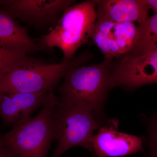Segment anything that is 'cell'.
Masks as SVG:
<instances>
[{
	"mask_svg": "<svg viewBox=\"0 0 157 157\" xmlns=\"http://www.w3.org/2000/svg\"><path fill=\"white\" fill-rule=\"evenodd\" d=\"M138 37V27L134 22L97 19L90 38L104 55V60L112 62L135 48Z\"/></svg>",
	"mask_w": 157,
	"mask_h": 157,
	"instance_id": "cell-6",
	"label": "cell"
},
{
	"mask_svg": "<svg viewBox=\"0 0 157 157\" xmlns=\"http://www.w3.org/2000/svg\"><path fill=\"white\" fill-rule=\"evenodd\" d=\"M0 157H11L8 150L4 146L0 139Z\"/></svg>",
	"mask_w": 157,
	"mask_h": 157,
	"instance_id": "cell-16",
	"label": "cell"
},
{
	"mask_svg": "<svg viewBox=\"0 0 157 157\" xmlns=\"http://www.w3.org/2000/svg\"><path fill=\"white\" fill-rule=\"evenodd\" d=\"M39 60L0 46V76L17 68L41 63Z\"/></svg>",
	"mask_w": 157,
	"mask_h": 157,
	"instance_id": "cell-14",
	"label": "cell"
},
{
	"mask_svg": "<svg viewBox=\"0 0 157 157\" xmlns=\"http://www.w3.org/2000/svg\"><path fill=\"white\" fill-rule=\"evenodd\" d=\"M0 46L24 54L39 50L27 31L9 14L0 10Z\"/></svg>",
	"mask_w": 157,
	"mask_h": 157,
	"instance_id": "cell-12",
	"label": "cell"
},
{
	"mask_svg": "<svg viewBox=\"0 0 157 157\" xmlns=\"http://www.w3.org/2000/svg\"><path fill=\"white\" fill-rule=\"evenodd\" d=\"M73 0H8L0 1L2 11L12 18H17L37 25L50 24L57 21L59 16Z\"/></svg>",
	"mask_w": 157,
	"mask_h": 157,
	"instance_id": "cell-9",
	"label": "cell"
},
{
	"mask_svg": "<svg viewBox=\"0 0 157 157\" xmlns=\"http://www.w3.org/2000/svg\"><path fill=\"white\" fill-rule=\"evenodd\" d=\"M138 37L135 48L123 57L138 56L157 50V13L140 23Z\"/></svg>",
	"mask_w": 157,
	"mask_h": 157,
	"instance_id": "cell-13",
	"label": "cell"
},
{
	"mask_svg": "<svg viewBox=\"0 0 157 157\" xmlns=\"http://www.w3.org/2000/svg\"><path fill=\"white\" fill-rule=\"evenodd\" d=\"M96 2L97 19L140 23L148 17L149 9L145 0H98Z\"/></svg>",
	"mask_w": 157,
	"mask_h": 157,
	"instance_id": "cell-11",
	"label": "cell"
},
{
	"mask_svg": "<svg viewBox=\"0 0 157 157\" xmlns=\"http://www.w3.org/2000/svg\"><path fill=\"white\" fill-rule=\"evenodd\" d=\"M146 124L148 146L147 157H157V113L153 114Z\"/></svg>",
	"mask_w": 157,
	"mask_h": 157,
	"instance_id": "cell-15",
	"label": "cell"
},
{
	"mask_svg": "<svg viewBox=\"0 0 157 157\" xmlns=\"http://www.w3.org/2000/svg\"><path fill=\"white\" fill-rule=\"evenodd\" d=\"M91 58L87 52L58 63L42 62L17 68L0 76V91L8 93H36L52 91L68 72Z\"/></svg>",
	"mask_w": 157,
	"mask_h": 157,
	"instance_id": "cell-5",
	"label": "cell"
},
{
	"mask_svg": "<svg viewBox=\"0 0 157 157\" xmlns=\"http://www.w3.org/2000/svg\"><path fill=\"white\" fill-rule=\"evenodd\" d=\"M112 62L104 60L98 64L82 65L71 70L59 88V102L86 104L104 118L103 107L107 94L112 89Z\"/></svg>",
	"mask_w": 157,
	"mask_h": 157,
	"instance_id": "cell-3",
	"label": "cell"
},
{
	"mask_svg": "<svg viewBox=\"0 0 157 157\" xmlns=\"http://www.w3.org/2000/svg\"><path fill=\"white\" fill-rule=\"evenodd\" d=\"M50 91L16 93L0 91V117L3 124L13 127L29 119L37 108L43 106Z\"/></svg>",
	"mask_w": 157,
	"mask_h": 157,
	"instance_id": "cell-10",
	"label": "cell"
},
{
	"mask_svg": "<svg viewBox=\"0 0 157 157\" xmlns=\"http://www.w3.org/2000/svg\"><path fill=\"white\" fill-rule=\"evenodd\" d=\"M53 140L57 144L51 157H60L69 149L81 146L90 150L94 132L107 121L88 105L58 102L52 115Z\"/></svg>",
	"mask_w": 157,
	"mask_h": 157,
	"instance_id": "cell-2",
	"label": "cell"
},
{
	"mask_svg": "<svg viewBox=\"0 0 157 157\" xmlns=\"http://www.w3.org/2000/svg\"><path fill=\"white\" fill-rule=\"evenodd\" d=\"M157 83V50L134 57H123L112 66L111 88L134 90Z\"/></svg>",
	"mask_w": 157,
	"mask_h": 157,
	"instance_id": "cell-7",
	"label": "cell"
},
{
	"mask_svg": "<svg viewBox=\"0 0 157 157\" xmlns=\"http://www.w3.org/2000/svg\"><path fill=\"white\" fill-rule=\"evenodd\" d=\"M118 121L107 120L93 135L90 151L97 157H122L143 151L144 139L118 131Z\"/></svg>",
	"mask_w": 157,
	"mask_h": 157,
	"instance_id": "cell-8",
	"label": "cell"
},
{
	"mask_svg": "<svg viewBox=\"0 0 157 157\" xmlns=\"http://www.w3.org/2000/svg\"><path fill=\"white\" fill-rule=\"evenodd\" d=\"M96 1L72 5L63 12L48 33L39 39V48L61 50L63 61L74 58L76 51L90 38L97 20Z\"/></svg>",
	"mask_w": 157,
	"mask_h": 157,
	"instance_id": "cell-1",
	"label": "cell"
},
{
	"mask_svg": "<svg viewBox=\"0 0 157 157\" xmlns=\"http://www.w3.org/2000/svg\"><path fill=\"white\" fill-rule=\"evenodd\" d=\"M58 99L51 91L43 108L36 117L0 134V139L11 157H47L53 140L52 115Z\"/></svg>",
	"mask_w": 157,
	"mask_h": 157,
	"instance_id": "cell-4",
	"label": "cell"
},
{
	"mask_svg": "<svg viewBox=\"0 0 157 157\" xmlns=\"http://www.w3.org/2000/svg\"><path fill=\"white\" fill-rule=\"evenodd\" d=\"M145 2L148 6L149 9H151L155 12V14L157 13V0H145Z\"/></svg>",
	"mask_w": 157,
	"mask_h": 157,
	"instance_id": "cell-17",
	"label": "cell"
}]
</instances>
